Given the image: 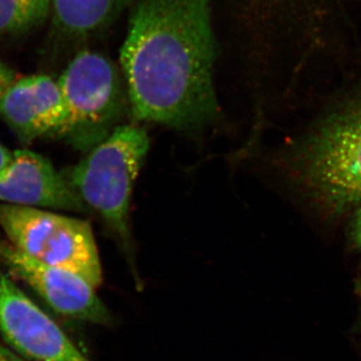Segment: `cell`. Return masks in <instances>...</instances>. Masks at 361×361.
<instances>
[{
    "mask_svg": "<svg viewBox=\"0 0 361 361\" xmlns=\"http://www.w3.org/2000/svg\"><path fill=\"white\" fill-rule=\"evenodd\" d=\"M211 0H141L121 49L133 116L177 129L215 121Z\"/></svg>",
    "mask_w": 361,
    "mask_h": 361,
    "instance_id": "cell-1",
    "label": "cell"
},
{
    "mask_svg": "<svg viewBox=\"0 0 361 361\" xmlns=\"http://www.w3.org/2000/svg\"><path fill=\"white\" fill-rule=\"evenodd\" d=\"M284 161L297 193L324 219L353 212L361 204V97L313 123Z\"/></svg>",
    "mask_w": 361,
    "mask_h": 361,
    "instance_id": "cell-2",
    "label": "cell"
},
{
    "mask_svg": "<svg viewBox=\"0 0 361 361\" xmlns=\"http://www.w3.org/2000/svg\"><path fill=\"white\" fill-rule=\"evenodd\" d=\"M148 135L135 126L115 128L73 167V191L94 209L130 249L129 211L135 179L148 154Z\"/></svg>",
    "mask_w": 361,
    "mask_h": 361,
    "instance_id": "cell-3",
    "label": "cell"
},
{
    "mask_svg": "<svg viewBox=\"0 0 361 361\" xmlns=\"http://www.w3.org/2000/svg\"><path fill=\"white\" fill-rule=\"evenodd\" d=\"M0 228L6 238L30 257L77 273L94 288L103 282L96 241L87 221L0 203Z\"/></svg>",
    "mask_w": 361,
    "mask_h": 361,
    "instance_id": "cell-4",
    "label": "cell"
},
{
    "mask_svg": "<svg viewBox=\"0 0 361 361\" xmlns=\"http://www.w3.org/2000/svg\"><path fill=\"white\" fill-rule=\"evenodd\" d=\"M58 82L68 111L63 135L80 148H94L113 132L120 116L122 94L116 68L102 54L82 51Z\"/></svg>",
    "mask_w": 361,
    "mask_h": 361,
    "instance_id": "cell-5",
    "label": "cell"
},
{
    "mask_svg": "<svg viewBox=\"0 0 361 361\" xmlns=\"http://www.w3.org/2000/svg\"><path fill=\"white\" fill-rule=\"evenodd\" d=\"M0 334L21 357L35 361H90L58 323L0 270Z\"/></svg>",
    "mask_w": 361,
    "mask_h": 361,
    "instance_id": "cell-6",
    "label": "cell"
},
{
    "mask_svg": "<svg viewBox=\"0 0 361 361\" xmlns=\"http://www.w3.org/2000/svg\"><path fill=\"white\" fill-rule=\"evenodd\" d=\"M0 260L59 314L94 324L113 322L96 288L77 273L30 257L4 236H0Z\"/></svg>",
    "mask_w": 361,
    "mask_h": 361,
    "instance_id": "cell-7",
    "label": "cell"
},
{
    "mask_svg": "<svg viewBox=\"0 0 361 361\" xmlns=\"http://www.w3.org/2000/svg\"><path fill=\"white\" fill-rule=\"evenodd\" d=\"M0 118L21 142L63 135L68 111L59 82L45 75L16 78L0 94Z\"/></svg>",
    "mask_w": 361,
    "mask_h": 361,
    "instance_id": "cell-8",
    "label": "cell"
},
{
    "mask_svg": "<svg viewBox=\"0 0 361 361\" xmlns=\"http://www.w3.org/2000/svg\"><path fill=\"white\" fill-rule=\"evenodd\" d=\"M0 203L84 212L87 206L51 161L28 149H16L0 172Z\"/></svg>",
    "mask_w": 361,
    "mask_h": 361,
    "instance_id": "cell-9",
    "label": "cell"
},
{
    "mask_svg": "<svg viewBox=\"0 0 361 361\" xmlns=\"http://www.w3.org/2000/svg\"><path fill=\"white\" fill-rule=\"evenodd\" d=\"M135 0H51L54 25L71 35H89L108 25Z\"/></svg>",
    "mask_w": 361,
    "mask_h": 361,
    "instance_id": "cell-10",
    "label": "cell"
},
{
    "mask_svg": "<svg viewBox=\"0 0 361 361\" xmlns=\"http://www.w3.org/2000/svg\"><path fill=\"white\" fill-rule=\"evenodd\" d=\"M51 0H0V35H21L49 18Z\"/></svg>",
    "mask_w": 361,
    "mask_h": 361,
    "instance_id": "cell-11",
    "label": "cell"
},
{
    "mask_svg": "<svg viewBox=\"0 0 361 361\" xmlns=\"http://www.w3.org/2000/svg\"><path fill=\"white\" fill-rule=\"evenodd\" d=\"M348 237L351 248L361 252V204L356 207L349 221Z\"/></svg>",
    "mask_w": 361,
    "mask_h": 361,
    "instance_id": "cell-12",
    "label": "cell"
},
{
    "mask_svg": "<svg viewBox=\"0 0 361 361\" xmlns=\"http://www.w3.org/2000/svg\"><path fill=\"white\" fill-rule=\"evenodd\" d=\"M16 80V73L13 68L0 59V94Z\"/></svg>",
    "mask_w": 361,
    "mask_h": 361,
    "instance_id": "cell-13",
    "label": "cell"
},
{
    "mask_svg": "<svg viewBox=\"0 0 361 361\" xmlns=\"http://www.w3.org/2000/svg\"><path fill=\"white\" fill-rule=\"evenodd\" d=\"M13 158V152L0 142V172L11 163Z\"/></svg>",
    "mask_w": 361,
    "mask_h": 361,
    "instance_id": "cell-14",
    "label": "cell"
},
{
    "mask_svg": "<svg viewBox=\"0 0 361 361\" xmlns=\"http://www.w3.org/2000/svg\"><path fill=\"white\" fill-rule=\"evenodd\" d=\"M0 361H25L23 357L16 355L11 349L0 345Z\"/></svg>",
    "mask_w": 361,
    "mask_h": 361,
    "instance_id": "cell-15",
    "label": "cell"
}]
</instances>
